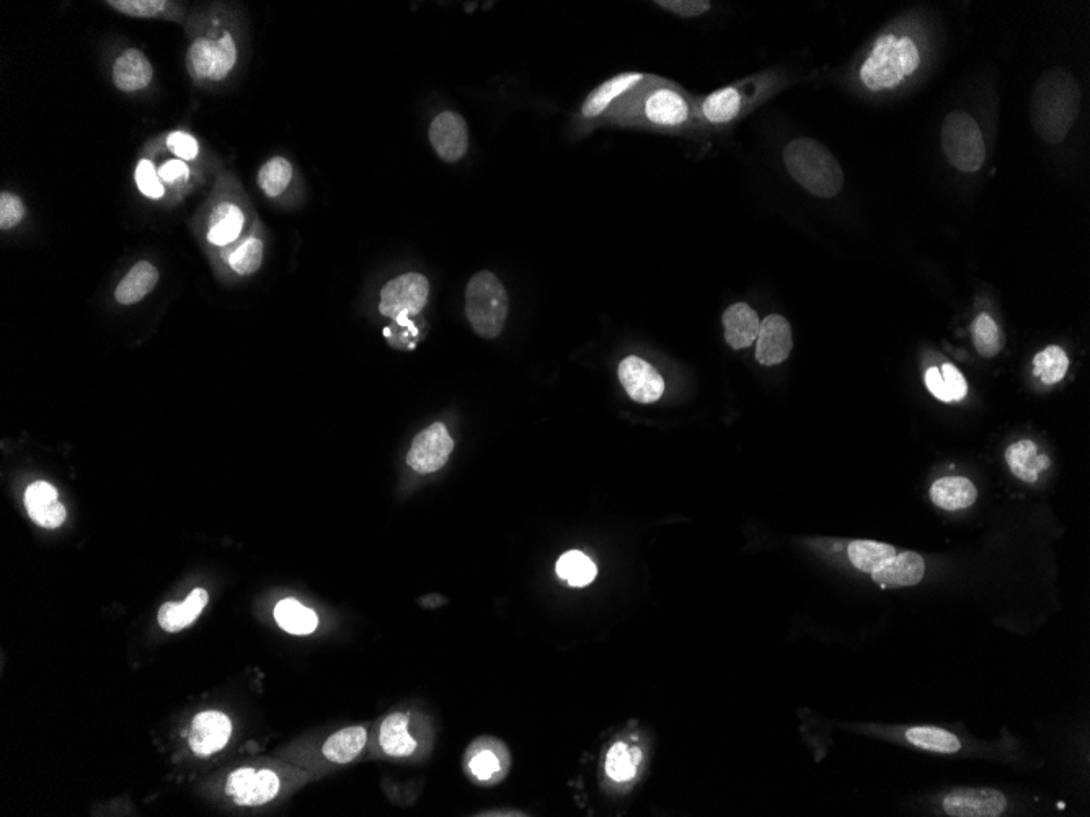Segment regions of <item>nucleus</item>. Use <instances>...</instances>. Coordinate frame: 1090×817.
<instances>
[{"label": "nucleus", "instance_id": "ddd939ff", "mask_svg": "<svg viewBox=\"0 0 1090 817\" xmlns=\"http://www.w3.org/2000/svg\"><path fill=\"white\" fill-rule=\"evenodd\" d=\"M794 349L792 327L787 318L772 314L764 318L756 338V359L763 366H777L789 358Z\"/></svg>", "mask_w": 1090, "mask_h": 817}, {"label": "nucleus", "instance_id": "7ed1b4c3", "mask_svg": "<svg viewBox=\"0 0 1090 817\" xmlns=\"http://www.w3.org/2000/svg\"><path fill=\"white\" fill-rule=\"evenodd\" d=\"M784 164L790 177L818 198L838 196L844 188V172L829 149L815 139H795L785 147Z\"/></svg>", "mask_w": 1090, "mask_h": 817}, {"label": "nucleus", "instance_id": "c756f323", "mask_svg": "<svg viewBox=\"0 0 1090 817\" xmlns=\"http://www.w3.org/2000/svg\"><path fill=\"white\" fill-rule=\"evenodd\" d=\"M557 573L573 588H585L596 578L598 568L590 557H586L585 553L572 550V552L563 553L560 557Z\"/></svg>", "mask_w": 1090, "mask_h": 817}, {"label": "nucleus", "instance_id": "37998d69", "mask_svg": "<svg viewBox=\"0 0 1090 817\" xmlns=\"http://www.w3.org/2000/svg\"><path fill=\"white\" fill-rule=\"evenodd\" d=\"M167 147L177 155L178 160H193L198 155V142L195 137L182 131L170 134Z\"/></svg>", "mask_w": 1090, "mask_h": 817}, {"label": "nucleus", "instance_id": "dca6fc26", "mask_svg": "<svg viewBox=\"0 0 1090 817\" xmlns=\"http://www.w3.org/2000/svg\"><path fill=\"white\" fill-rule=\"evenodd\" d=\"M209 596L206 589H193L190 596L183 602H167L160 607L157 620L165 632H182L183 628L190 627L208 606Z\"/></svg>", "mask_w": 1090, "mask_h": 817}, {"label": "nucleus", "instance_id": "393cba45", "mask_svg": "<svg viewBox=\"0 0 1090 817\" xmlns=\"http://www.w3.org/2000/svg\"><path fill=\"white\" fill-rule=\"evenodd\" d=\"M159 271L149 261H139L133 270L126 274L115 291L116 301L123 305L136 304L156 288Z\"/></svg>", "mask_w": 1090, "mask_h": 817}, {"label": "nucleus", "instance_id": "412c9836", "mask_svg": "<svg viewBox=\"0 0 1090 817\" xmlns=\"http://www.w3.org/2000/svg\"><path fill=\"white\" fill-rule=\"evenodd\" d=\"M1006 460L1015 477L1027 483L1037 482L1040 473L1050 467V459L1045 454H1038V447L1028 439L1012 444L1007 449Z\"/></svg>", "mask_w": 1090, "mask_h": 817}, {"label": "nucleus", "instance_id": "20e7f679", "mask_svg": "<svg viewBox=\"0 0 1090 817\" xmlns=\"http://www.w3.org/2000/svg\"><path fill=\"white\" fill-rule=\"evenodd\" d=\"M919 62L918 46L911 38L898 40L895 35H883L860 69V79L873 92L895 89L904 77L913 76Z\"/></svg>", "mask_w": 1090, "mask_h": 817}, {"label": "nucleus", "instance_id": "7c9ffc66", "mask_svg": "<svg viewBox=\"0 0 1090 817\" xmlns=\"http://www.w3.org/2000/svg\"><path fill=\"white\" fill-rule=\"evenodd\" d=\"M640 759H642V754H640L637 747H629L624 742H616L609 749L608 757H606V773L614 782H629L637 773Z\"/></svg>", "mask_w": 1090, "mask_h": 817}, {"label": "nucleus", "instance_id": "bb28decb", "mask_svg": "<svg viewBox=\"0 0 1090 817\" xmlns=\"http://www.w3.org/2000/svg\"><path fill=\"white\" fill-rule=\"evenodd\" d=\"M368 741V731L363 726H351L332 734L324 744V756L335 764H348L361 754Z\"/></svg>", "mask_w": 1090, "mask_h": 817}, {"label": "nucleus", "instance_id": "4c0bfd02", "mask_svg": "<svg viewBox=\"0 0 1090 817\" xmlns=\"http://www.w3.org/2000/svg\"><path fill=\"white\" fill-rule=\"evenodd\" d=\"M237 61V48L229 33H224L221 40L214 43V64L211 80H222L232 71Z\"/></svg>", "mask_w": 1090, "mask_h": 817}, {"label": "nucleus", "instance_id": "39448f33", "mask_svg": "<svg viewBox=\"0 0 1090 817\" xmlns=\"http://www.w3.org/2000/svg\"><path fill=\"white\" fill-rule=\"evenodd\" d=\"M466 314L472 330L485 340H493L503 332L508 317V294L495 274L480 271L470 278Z\"/></svg>", "mask_w": 1090, "mask_h": 817}, {"label": "nucleus", "instance_id": "4be33fe9", "mask_svg": "<svg viewBox=\"0 0 1090 817\" xmlns=\"http://www.w3.org/2000/svg\"><path fill=\"white\" fill-rule=\"evenodd\" d=\"M901 738L921 751L935 754H957L962 751V741L957 734L934 726H913L903 729Z\"/></svg>", "mask_w": 1090, "mask_h": 817}, {"label": "nucleus", "instance_id": "423d86ee", "mask_svg": "<svg viewBox=\"0 0 1090 817\" xmlns=\"http://www.w3.org/2000/svg\"><path fill=\"white\" fill-rule=\"evenodd\" d=\"M942 149L950 165L963 173L980 172L986 144L980 126L963 111H953L942 124Z\"/></svg>", "mask_w": 1090, "mask_h": 817}, {"label": "nucleus", "instance_id": "9b49d317", "mask_svg": "<svg viewBox=\"0 0 1090 817\" xmlns=\"http://www.w3.org/2000/svg\"><path fill=\"white\" fill-rule=\"evenodd\" d=\"M619 380L635 402L653 403L665 394V380L660 372L637 356H629L619 364Z\"/></svg>", "mask_w": 1090, "mask_h": 817}, {"label": "nucleus", "instance_id": "1a4fd4ad", "mask_svg": "<svg viewBox=\"0 0 1090 817\" xmlns=\"http://www.w3.org/2000/svg\"><path fill=\"white\" fill-rule=\"evenodd\" d=\"M454 449V441L443 423H435L423 429L413 439L408 451L407 464L420 475H430L443 469Z\"/></svg>", "mask_w": 1090, "mask_h": 817}, {"label": "nucleus", "instance_id": "473e14b6", "mask_svg": "<svg viewBox=\"0 0 1090 817\" xmlns=\"http://www.w3.org/2000/svg\"><path fill=\"white\" fill-rule=\"evenodd\" d=\"M740 108V93L733 87L717 90V92L705 98L704 105H702L705 118L710 123L717 124L735 120L736 115L740 113Z\"/></svg>", "mask_w": 1090, "mask_h": 817}, {"label": "nucleus", "instance_id": "6ab92c4d", "mask_svg": "<svg viewBox=\"0 0 1090 817\" xmlns=\"http://www.w3.org/2000/svg\"><path fill=\"white\" fill-rule=\"evenodd\" d=\"M978 490L973 482L965 477L939 478L931 486V500L937 508L944 511H960L975 503Z\"/></svg>", "mask_w": 1090, "mask_h": 817}, {"label": "nucleus", "instance_id": "c9c22d12", "mask_svg": "<svg viewBox=\"0 0 1090 817\" xmlns=\"http://www.w3.org/2000/svg\"><path fill=\"white\" fill-rule=\"evenodd\" d=\"M263 261V243L258 239H247L239 248H235L229 257V265L235 273L247 276L258 271Z\"/></svg>", "mask_w": 1090, "mask_h": 817}, {"label": "nucleus", "instance_id": "5701e85b", "mask_svg": "<svg viewBox=\"0 0 1090 817\" xmlns=\"http://www.w3.org/2000/svg\"><path fill=\"white\" fill-rule=\"evenodd\" d=\"M643 79V74L639 72H624L619 76L612 77V79L606 80L601 87L593 90L590 93V97L586 98L585 105L581 108V113L585 118H596L604 111L608 110V106L611 102H614L619 95L632 89L634 85L639 84Z\"/></svg>", "mask_w": 1090, "mask_h": 817}, {"label": "nucleus", "instance_id": "a878e982", "mask_svg": "<svg viewBox=\"0 0 1090 817\" xmlns=\"http://www.w3.org/2000/svg\"><path fill=\"white\" fill-rule=\"evenodd\" d=\"M924 380L929 392L942 402H958L965 398L968 392L965 377L952 364H944L940 369L929 367Z\"/></svg>", "mask_w": 1090, "mask_h": 817}, {"label": "nucleus", "instance_id": "58836bf2", "mask_svg": "<svg viewBox=\"0 0 1090 817\" xmlns=\"http://www.w3.org/2000/svg\"><path fill=\"white\" fill-rule=\"evenodd\" d=\"M113 9L129 17L151 18L159 15L165 9L167 2L162 0H111L108 2Z\"/></svg>", "mask_w": 1090, "mask_h": 817}, {"label": "nucleus", "instance_id": "f704fd0d", "mask_svg": "<svg viewBox=\"0 0 1090 817\" xmlns=\"http://www.w3.org/2000/svg\"><path fill=\"white\" fill-rule=\"evenodd\" d=\"M293 178V167L283 157L268 160L258 173V185L270 198H278L288 188Z\"/></svg>", "mask_w": 1090, "mask_h": 817}, {"label": "nucleus", "instance_id": "6e6552de", "mask_svg": "<svg viewBox=\"0 0 1090 817\" xmlns=\"http://www.w3.org/2000/svg\"><path fill=\"white\" fill-rule=\"evenodd\" d=\"M939 811L950 817H997L1007 811V798L993 788H958L939 798Z\"/></svg>", "mask_w": 1090, "mask_h": 817}, {"label": "nucleus", "instance_id": "c03bdc74", "mask_svg": "<svg viewBox=\"0 0 1090 817\" xmlns=\"http://www.w3.org/2000/svg\"><path fill=\"white\" fill-rule=\"evenodd\" d=\"M469 767L470 772L474 773L475 777L480 778V780H488L500 770V760L495 756V752L482 751L470 759Z\"/></svg>", "mask_w": 1090, "mask_h": 817}, {"label": "nucleus", "instance_id": "cd10ccee", "mask_svg": "<svg viewBox=\"0 0 1090 817\" xmlns=\"http://www.w3.org/2000/svg\"><path fill=\"white\" fill-rule=\"evenodd\" d=\"M244 214L232 203L219 204L209 219L208 240L213 245H229L239 237L244 227Z\"/></svg>", "mask_w": 1090, "mask_h": 817}, {"label": "nucleus", "instance_id": "a18cd8bd", "mask_svg": "<svg viewBox=\"0 0 1090 817\" xmlns=\"http://www.w3.org/2000/svg\"><path fill=\"white\" fill-rule=\"evenodd\" d=\"M157 173H159L160 180L172 185V183L180 182V180H187L188 167L183 160H169L167 164L159 168Z\"/></svg>", "mask_w": 1090, "mask_h": 817}, {"label": "nucleus", "instance_id": "a211bd4d", "mask_svg": "<svg viewBox=\"0 0 1090 817\" xmlns=\"http://www.w3.org/2000/svg\"><path fill=\"white\" fill-rule=\"evenodd\" d=\"M154 77L151 62L139 49H128L116 59L113 66V80L123 92H138L146 89Z\"/></svg>", "mask_w": 1090, "mask_h": 817}, {"label": "nucleus", "instance_id": "9d476101", "mask_svg": "<svg viewBox=\"0 0 1090 817\" xmlns=\"http://www.w3.org/2000/svg\"><path fill=\"white\" fill-rule=\"evenodd\" d=\"M227 795L239 806H260L280 791V778L271 770L239 769L227 778Z\"/></svg>", "mask_w": 1090, "mask_h": 817}, {"label": "nucleus", "instance_id": "f8f14e48", "mask_svg": "<svg viewBox=\"0 0 1090 817\" xmlns=\"http://www.w3.org/2000/svg\"><path fill=\"white\" fill-rule=\"evenodd\" d=\"M430 141L439 159L449 164L461 160L469 147L466 121L454 111L439 113L430 126Z\"/></svg>", "mask_w": 1090, "mask_h": 817}, {"label": "nucleus", "instance_id": "b1692460", "mask_svg": "<svg viewBox=\"0 0 1090 817\" xmlns=\"http://www.w3.org/2000/svg\"><path fill=\"white\" fill-rule=\"evenodd\" d=\"M382 751L390 757H408L417 751V741L408 733V716L392 713L382 721L379 731Z\"/></svg>", "mask_w": 1090, "mask_h": 817}, {"label": "nucleus", "instance_id": "79ce46f5", "mask_svg": "<svg viewBox=\"0 0 1090 817\" xmlns=\"http://www.w3.org/2000/svg\"><path fill=\"white\" fill-rule=\"evenodd\" d=\"M656 5L683 18L701 17L710 10V2L707 0H658Z\"/></svg>", "mask_w": 1090, "mask_h": 817}, {"label": "nucleus", "instance_id": "4468645a", "mask_svg": "<svg viewBox=\"0 0 1090 817\" xmlns=\"http://www.w3.org/2000/svg\"><path fill=\"white\" fill-rule=\"evenodd\" d=\"M232 721L221 712H203L191 721V751L196 756L208 757L221 751L231 739Z\"/></svg>", "mask_w": 1090, "mask_h": 817}, {"label": "nucleus", "instance_id": "ea45409f", "mask_svg": "<svg viewBox=\"0 0 1090 817\" xmlns=\"http://www.w3.org/2000/svg\"><path fill=\"white\" fill-rule=\"evenodd\" d=\"M136 183L142 195L147 198L159 199L164 196V186L160 182L159 173L154 164L149 160H141L136 168Z\"/></svg>", "mask_w": 1090, "mask_h": 817}, {"label": "nucleus", "instance_id": "c85d7f7f", "mask_svg": "<svg viewBox=\"0 0 1090 817\" xmlns=\"http://www.w3.org/2000/svg\"><path fill=\"white\" fill-rule=\"evenodd\" d=\"M275 620L284 632L291 635H311L319 627V617L314 610L302 606L296 599H284L275 607Z\"/></svg>", "mask_w": 1090, "mask_h": 817}, {"label": "nucleus", "instance_id": "e433bc0d", "mask_svg": "<svg viewBox=\"0 0 1090 817\" xmlns=\"http://www.w3.org/2000/svg\"><path fill=\"white\" fill-rule=\"evenodd\" d=\"M188 71L195 79H209L214 64V43L206 38H198L188 49Z\"/></svg>", "mask_w": 1090, "mask_h": 817}, {"label": "nucleus", "instance_id": "0eeeda50", "mask_svg": "<svg viewBox=\"0 0 1090 817\" xmlns=\"http://www.w3.org/2000/svg\"><path fill=\"white\" fill-rule=\"evenodd\" d=\"M430 296V283L423 274L407 273L392 279L382 288L379 312L384 317L402 320L420 314Z\"/></svg>", "mask_w": 1090, "mask_h": 817}, {"label": "nucleus", "instance_id": "72a5a7b5", "mask_svg": "<svg viewBox=\"0 0 1090 817\" xmlns=\"http://www.w3.org/2000/svg\"><path fill=\"white\" fill-rule=\"evenodd\" d=\"M971 336L978 354L983 358H994L1004 348V338L997 323L988 314H980L971 323Z\"/></svg>", "mask_w": 1090, "mask_h": 817}, {"label": "nucleus", "instance_id": "f3484780", "mask_svg": "<svg viewBox=\"0 0 1090 817\" xmlns=\"http://www.w3.org/2000/svg\"><path fill=\"white\" fill-rule=\"evenodd\" d=\"M725 340L733 349H745L753 345L758 338L761 320L748 304L732 305L723 314Z\"/></svg>", "mask_w": 1090, "mask_h": 817}, {"label": "nucleus", "instance_id": "f03ea898", "mask_svg": "<svg viewBox=\"0 0 1090 817\" xmlns=\"http://www.w3.org/2000/svg\"><path fill=\"white\" fill-rule=\"evenodd\" d=\"M847 557L856 570L883 589L916 586L926 575V561L919 553L898 552L882 542L854 540L847 545Z\"/></svg>", "mask_w": 1090, "mask_h": 817}, {"label": "nucleus", "instance_id": "aec40b11", "mask_svg": "<svg viewBox=\"0 0 1090 817\" xmlns=\"http://www.w3.org/2000/svg\"><path fill=\"white\" fill-rule=\"evenodd\" d=\"M645 115L660 126H678L687 120L689 108L678 92L671 89L655 90L645 102Z\"/></svg>", "mask_w": 1090, "mask_h": 817}, {"label": "nucleus", "instance_id": "2f4dec72", "mask_svg": "<svg viewBox=\"0 0 1090 817\" xmlns=\"http://www.w3.org/2000/svg\"><path fill=\"white\" fill-rule=\"evenodd\" d=\"M1068 369V354L1059 346H1048L1033 359V374L1046 385L1061 382L1068 374Z\"/></svg>", "mask_w": 1090, "mask_h": 817}, {"label": "nucleus", "instance_id": "2eb2a0df", "mask_svg": "<svg viewBox=\"0 0 1090 817\" xmlns=\"http://www.w3.org/2000/svg\"><path fill=\"white\" fill-rule=\"evenodd\" d=\"M25 508L38 526L56 529L66 521V508L59 501L58 491L48 482H35L25 491Z\"/></svg>", "mask_w": 1090, "mask_h": 817}, {"label": "nucleus", "instance_id": "f257e3e1", "mask_svg": "<svg viewBox=\"0 0 1090 817\" xmlns=\"http://www.w3.org/2000/svg\"><path fill=\"white\" fill-rule=\"evenodd\" d=\"M1081 113V87L1068 71L1045 72L1032 90L1030 118L1042 141L1051 146L1063 142Z\"/></svg>", "mask_w": 1090, "mask_h": 817}, {"label": "nucleus", "instance_id": "a19ab883", "mask_svg": "<svg viewBox=\"0 0 1090 817\" xmlns=\"http://www.w3.org/2000/svg\"><path fill=\"white\" fill-rule=\"evenodd\" d=\"M23 216H25V206H23L22 199L12 195V193H2V196H0V227L4 230L12 229V227L22 222Z\"/></svg>", "mask_w": 1090, "mask_h": 817}]
</instances>
